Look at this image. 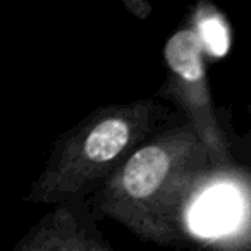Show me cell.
<instances>
[{"label": "cell", "instance_id": "6da1fadb", "mask_svg": "<svg viewBox=\"0 0 251 251\" xmlns=\"http://www.w3.org/2000/svg\"><path fill=\"white\" fill-rule=\"evenodd\" d=\"M169 167V158L164 150L148 147L133 155L124 169L122 182L126 191L134 198L151 195L164 179Z\"/></svg>", "mask_w": 251, "mask_h": 251}, {"label": "cell", "instance_id": "7a4b0ae2", "mask_svg": "<svg viewBox=\"0 0 251 251\" xmlns=\"http://www.w3.org/2000/svg\"><path fill=\"white\" fill-rule=\"evenodd\" d=\"M239 213L237 196L230 188H217L198 201L193 213V224L198 232L212 236L232 227Z\"/></svg>", "mask_w": 251, "mask_h": 251}, {"label": "cell", "instance_id": "5b68a950", "mask_svg": "<svg viewBox=\"0 0 251 251\" xmlns=\"http://www.w3.org/2000/svg\"><path fill=\"white\" fill-rule=\"evenodd\" d=\"M200 38H201L205 49L208 50L212 55L224 57L229 52L230 38H229V29H227L226 23L222 18L215 14H208L205 18L200 19Z\"/></svg>", "mask_w": 251, "mask_h": 251}, {"label": "cell", "instance_id": "277c9868", "mask_svg": "<svg viewBox=\"0 0 251 251\" xmlns=\"http://www.w3.org/2000/svg\"><path fill=\"white\" fill-rule=\"evenodd\" d=\"M129 127L119 119L105 121L90 133L84 151L93 162H107L114 158L127 143Z\"/></svg>", "mask_w": 251, "mask_h": 251}, {"label": "cell", "instance_id": "3957f363", "mask_svg": "<svg viewBox=\"0 0 251 251\" xmlns=\"http://www.w3.org/2000/svg\"><path fill=\"white\" fill-rule=\"evenodd\" d=\"M203 42L193 29L177 31L165 47V59L169 66L181 77L188 81H198L203 76Z\"/></svg>", "mask_w": 251, "mask_h": 251}]
</instances>
